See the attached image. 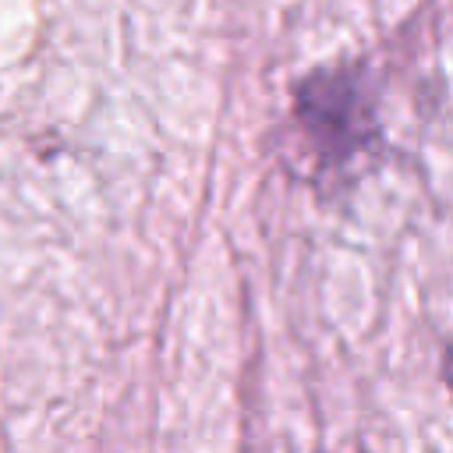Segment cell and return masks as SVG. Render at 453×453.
<instances>
[{
	"label": "cell",
	"mask_w": 453,
	"mask_h": 453,
	"mask_svg": "<svg viewBox=\"0 0 453 453\" xmlns=\"http://www.w3.org/2000/svg\"><path fill=\"white\" fill-rule=\"evenodd\" d=\"M297 117L329 159H347L375 134L372 92L361 67L315 71L297 85Z\"/></svg>",
	"instance_id": "6da1fadb"
}]
</instances>
